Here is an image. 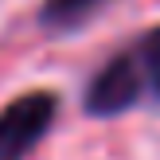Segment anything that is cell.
Segmentation results:
<instances>
[{
    "instance_id": "obj_1",
    "label": "cell",
    "mask_w": 160,
    "mask_h": 160,
    "mask_svg": "<svg viewBox=\"0 0 160 160\" xmlns=\"http://www.w3.org/2000/svg\"><path fill=\"white\" fill-rule=\"evenodd\" d=\"M59 90H23L0 106V160H28L59 121Z\"/></svg>"
},
{
    "instance_id": "obj_2",
    "label": "cell",
    "mask_w": 160,
    "mask_h": 160,
    "mask_svg": "<svg viewBox=\"0 0 160 160\" xmlns=\"http://www.w3.org/2000/svg\"><path fill=\"white\" fill-rule=\"evenodd\" d=\"M82 113L94 121H109L121 117L129 109L145 106V86H141V70L133 62L129 47H117L109 59H102V67L86 78L82 86Z\"/></svg>"
},
{
    "instance_id": "obj_3",
    "label": "cell",
    "mask_w": 160,
    "mask_h": 160,
    "mask_svg": "<svg viewBox=\"0 0 160 160\" xmlns=\"http://www.w3.org/2000/svg\"><path fill=\"white\" fill-rule=\"evenodd\" d=\"M109 0H39L35 23L47 35H70V31L86 28L94 16H102Z\"/></svg>"
},
{
    "instance_id": "obj_4",
    "label": "cell",
    "mask_w": 160,
    "mask_h": 160,
    "mask_svg": "<svg viewBox=\"0 0 160 160\" xmlns=\"http://www.w3.org/2000/svg\"><path fill=\"white\" fill-rule=\"evenodd\" d=\"M129 55L141 70V86H145V106H160V23L141 35H133L129 43Z\"/></svg>"
}]
</instances>
